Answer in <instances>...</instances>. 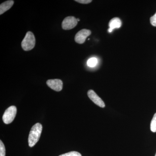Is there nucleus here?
Wrapping results in <instances>:
<instances>
[{
  "label": "nucleus",
  "mask_w": 156,
  "mask_h": 156,
  "mask_svg": "<svg viewBox=\"0 0 156 156\" xmlns=\"http://www.w3.org/2000/svg\"><path fill=\"white\" fill-rule=\"evenodd\" d=\"M42 126L40 123H36L31 129L28 137L29 146L33 147L38 141L42 131Z\"/></svg>",
  "instance_id": "1"
},
{
  "label": "nucleus",
  "mask_w": 156,
  "mask_h": 156,
  "mask_svg": "<svg viewBox=\"0 0 156 156\" xmlns=\"http://www.w3.org/2000/svg\"><path fill=\"white\" fill-rule=\"evenodd\" d=\"M35 43V38L33 33L28 31L21 42V47L24 51H30L34 48Z\"/></svg>",
  "instance_id": "2"
},
{
  "label": "nucleus",
  "mask_w": 156,
  "mask_h": 156,
  "mask_svg": "<svg viewBox=\"0 0 156 156\" xmlns=\"http://www.w3.org/2000/svg\"><path fill=\"white\" fill-rule=\"evenodd\" d=\"M17 114L16 106H11L7 109L3 115V122L6 124H9L14 121Z\"/></svg>",
  "instance_id": "3"
},
{
  "label": "nucleus",
  "mask_w": 156,
  "mask_h": 156,
  "mask_svg": "<svg viewBox=\"0 0 156 156\" xmlns=\"http://www.w3.org/2000/svg\"><path fill=\"white\" fill-rule=\"evenodd\" d=\"M78 21L76 18L73 16H69L66 17L62 23V27L64 30L72 29L77 25Z\"/></svg>",
  "instance_id": "4"
},
{
  "label": "nucleus",
  "mask_w": 156,
  "mask_h": 156,
  "mask_svg": "<svg viewBox=\"0 0 156 156\" xmlns=\"http://www.w3.org/2000/svg\"><path fill=\"white\" fill-rule=\"evenodd\" d=\"M91 34V31L89 30L86 29L81 30L76 34L75 37V41L78 44H83L87 37L90 35Z\"/></svg>",
  "instance_id": "5"
},
{
  "label": "nucleus",
  "mask_w": 156,
  "mask_h": 156,
  "mask_svg": "<svg viewBox=\"0 0 156 156\" xmlns=\"http://www.w3.org/2000/svg\"><path fill=\"white\" fill-rule=\"evenodd\" d=\"M47 85L51 89L59 92L61 91L63 87V83L62 81L59 79H54V80H49L47 81Z\"/></svg>",
  "instance_id": "6"
},
{
  "label": "nucleus",
  "mask_w": 156,
  "mask_h": 156,
  "mask_svg": "<svg viewBox=\"0 0 156 156\" xmlns=\"http://www.w3.org/2000/svg\"><path fill=\"white\" fill-rule=\"evenodd\" d=\"M88 96L90 99L98 106L104 108L105 104L102 99L97 95L93 90H89L88 92Z\"/></svg>",
  "instance_id": "7"
},
{
  "label": "nucleus",
  "mask_w": 156,
  "mask_h": 156,
  "mask_svg": "<svg viewBox=\"0 0 156 156\" xmlns=\"http://www.w3.org/2000/svg\"><path fill=\"white\" fill-rule=\"evenodd\" d=\"M122 23L120 18L118 17H115L112 18L109 23L108 29L109 33H111L114 29L115 28H119L122 26Z\"/></svg>",
  "instance_id": "8"
},
{
  "label": "nucleus",
  "mask_w": 156,
  "mask_h": 156,
  "mask_svg": "<svg viewBox=\"0 0 156 156\" xmlns=\"http://www.w3.org/2000/svg\"><path fill=\"white\" fill-rule=\"evenodd\" d=\"M14 1L12 0L6 1L0 5V14L2 15L6 11H8L13 6Z\"/></svg>",
  "instance_id": "9"
},
{
  "label": "nucleus",
  "mask_w": 156,
  "mask_h": 156,
  "mask_svg": "<svg viewBox=\"0 0 156 156\" xmlns=\"http://www.w3.org/2000/svg\"><path fill=\"white\" fill-rule=\"evenodd\" d=\"M98 63V60L97 58L93 57L89 58L87 61V65L88 66L90 67H94L96 66Z\"/></svg>",
  "instance_id": "10"
},
{
  "label": "nucleus",
  "mask_w": 156,
  "mask_h": 156,
  "mask_svg": "<svg viewBox=\"0 0 156 156\" xmlns=\"http://www.w3.org/2000/svg\"><path fill=\"white\" fill-rule=\"evenodd\" d=\"M151 130L153 132H156V113L154 115L151 123Z\"/></svg>",
  "instance_id": "11"
},
{
  "label": "nucleus",
  "mask_w": 156,
  "mask_h": 156,
  "mask_svg": "<svg viewBox=\"0 0 156 156\" xmlns=\"http://www.w3.org/2000/svg\"><path fill=\"white\" fill-rule=\"evenodd\" d=\"M5 147L2 140H0V156H5Z\"/></svg>",
  "instance_id": "12"
},
{
  "label": "nucleus",
  "mask_w": 156,
  "mask_h": 156,
  "mask_svg": "<svg viewBox=\"0 0 156 156\" xmlns=\"http://www.w3.org/2000/svg\"><path fill=\"white\" fill-rule=\"evenodd\" d=\"M59 156H82V155L78 152L71 151L67 153L60 155Z\"/></svg>",
  "instance_id": "13"
},
{
  "label": "nucleus",
  "mask_w": 156,
  "mask_h": 156,
  "mask_svg": "<svg viewBox=\"0 0 156 156\" xmlns=\"http://www.w3.org/2000/svg\"><path fill=\"white\" fill-rule=\"evenodd\" d=\"M150 22L153 26L156 27V12L154 15L151 17Z\"/></svg>",
  "instance_id": "14"
},
{
  "label": "nucleus",
  "mask_w": 156,
  "mask_h": 156,
  "mask_svg": "<svg viewBox=\"0 0 156 156\" xmlns=\"http://www.w3.org/2000/svg\"><path fill=\"white\" fill-rule=\"evenodd\" d=\"M75 2L83 4H87L91 3L92 0H76Z\"/></svg>",
  "instance_id": "15"
},
{
  "label": "nucleus",
  "mask_w": 156,
  "mask_h": 156,
  "mask_svg": "<svg viewBox=\"0 0 156 156\" xmlns=\"http://www.w3.org/2000/svg\"><path fill=\"white\" fill-rule=\"evenodd\" d=\"M77 20L78 22V21H80V19H79V18H77Z\"/></svg>",
  "instance_id": "16"
},
{
  "label": "nucleus",
  "mask_w": 156,
  "mask_h": 156,
  "mask_svg": "<svg viewBox=\"0 0 156 156\" xmlns=\"http://www.w3.org/2000/svg\"><path fill=\"white\" fill-rule=\"evenodd\" d=\"M155 156H156V153L155 154Z\"/></svg>",
  "instance_id": "17"
}]
</instances>
